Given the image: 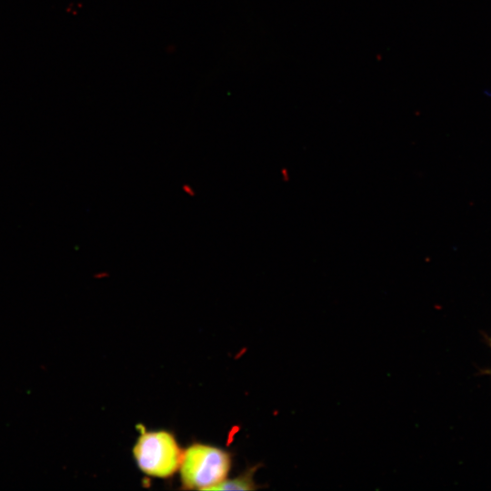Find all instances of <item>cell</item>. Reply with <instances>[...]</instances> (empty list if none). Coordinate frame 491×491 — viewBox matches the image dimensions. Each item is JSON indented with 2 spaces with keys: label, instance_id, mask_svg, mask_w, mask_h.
I'll return each mask as SVG.
<instances>
[{
  "label": "cell",
  "instance_id": "obj_2",
  "mask_svg": "<svg viewBox=\"0 0 491 491\" xmlns=\"http://www.w3.org/2000/svg\"><path fill=\"white\" fill-rule=\"evenodd\" d=\"M182 454L175 436L165 430L142 431L133 447L139 469L159 478H167L179 469Z\"/></svg>",
  "mask_w": 491,
  "mask_h": 491
},
{
  "label": "cell",
  "instance_id": "obj_3",
  "mask_svg": "<svg viewBox=\"0 0 491 491\" xmlns=\"http://www.w3.org/2000/svg\"><path fill=\"white\" fill-rule=\"evenodd\" d=\"M261 465L254 466L242 475L233 479H224L215 485L211 490H256L260 486H256L254 476Z\"/></svg>",
  "mask_w": 491,
  "mask_h": 491
},
{
  "label": "cell",
  "instance_id": "obj_4",
  "mask_svg": "<svg viewBox=\"0 0 491 491\" xmlns=\"http://www.w3.org/2000/svg\"><path fill=\"white\" fill-rule=\"evenodd\" d=\"M182 191L189 197H194L196 195L195 188L190 184H183Z\"/></svg>",
  "mask_w": 491,
  "mask_h": 491
},
{
  "label": "cell",
  "instance_id": "obj_1",
  "mask_svg": "<svg viewBox=\"0 0 491 491\" xmlns=\"http://www.w3.org/2000/svg\"><path fill=\"white\" fill-rule=\"evenodd\" d=\"M231 456L222 448L195 443L183 450L179 466L184 489L211 490L226 478Z\"/></svg>",
  "mask_w": 491,
  "mask_h": 491
}]
</instances>
